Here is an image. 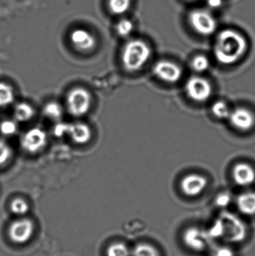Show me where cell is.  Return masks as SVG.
<instances>
[{
    "instance_id": "obj_1",
    "label": "cell",
    "mask_w": 255,
    "mask_h": 256,
    "mask_svg": "<svg viewBox=\"0 0 255 256\" xmlns=\"http://www.w3.org/2000/svg\"><path fill=\"white\" fill-rule=\"evenodd\" d=\"M247 38L237 30L226 28L217 34L214 44V55L219 62L231 66L238 62L247 52Z\"/></svg>"
},
{
    "instance_id": "obj_2",
    "label": "cell",
    "mask_w": 255,
    "mask_h": 256,
    "mask_svg": "<svg viewBox=\"0 0 255 256\" xmlns=\"http://www.w3.org/2000/svg\"><path fill=\"white\" fill-rule=\"evenodd\" d=\"M151 56L149 45L144 40L135 39L126 44L123 49L121 61L126 70L136 72L148 62Z\"/></svg>"
},
{
    "instance_id": "obj_3",
    "label": "cell",
    "mask_w": 255,
    "mask_h": 256,
    "mask_svg": "<svg viewBox=\"0 0 255 256\" xmlns=\"http://www.w3.org/2000/svg\"><path fill=\"white\" fill-rule=\"evenodd\" d=\"M190 26L198 34L210 36L217 30V21L215 16L206 9H193L188 14Z\"/></svg>"
},
{
    "instance_id": "obj_4",
    "label": "cell",
    "mask_w": 255,
    "mask_h": 256,
    "mask_svg": "<svg viewBox=\"0 0 255 256\" xmlns=\"http://www.w3.org/2000/svg\"><path fill=\"white\" fill-rule=\"evenodd\" d=\"M91 102L92 99L89 92L80 87L70 90L66 99L67 110L75 117L83 116L88 114Z\"/></svg>"
},
{
    "instance_id": "obj_5",
    "label": "cell",
    "mask_w": 255,
    "mask_h": 256,
    "mask_svg": "<svg viewBox=\"0 0 255 256\" xmlns=\"http://www.w3.org/2000/svg\"><path fill=\"white\" fill-rule=\"evenodd\" d=\"M220 218L224 226L223 238L225 240L232 243H240L245 240L247 226L239 218L234 214L225 212L220 214Z\"/></svg>"
},
{
    "instance_id": "obj_6",
    "label": "cell",
    "mask_w": 255,
    "mask_h": 256,
    "mask_svg": "<svg viewBox=\"0 0 255 256\" xmlns=\"http://www.w3.org/2000/svg\"><path fill=\"white\" fill-rule=\"evenodd\" d=\"M186 92L194 102H205L211 98L213 87L209 81L202 76L190 78L186 84Z\"/></svg>"
},
{
    "instance_id": "obj_7",
    "label": "cell",
    "mask_w": 255,
    "mask_h": 256,
    "mask_svg": "<svg viewBox=\"0 0 255 256\" xmlns=\"http://www.w3.org/2000/svg\"><path fill=\"white\" fill-rule=\"evenodd\" d=\"M47 142L46 131L40 128H33L24 132L20 140L21 147L30 154L40 152Z\"/></svg>"
},
{
    "instance_id": "obj_8",
    "label": "cell",
    "mask_w": 255,
    "mask_h": 256,
    "mask_svg": "<svg viewBox=\"0 0 255 256\" xmlns=\"http://www.w3.org/2000/svg\"><path fill=\"white\" fill-rule=\"evenodd\" d=\"M153 72L159 79L168 84L178 82L183 76L181 66L168 60L157 62L154 66Z\"/></svg>"
},
{
    "instance_id": "obj_9",
    "label": "cell",
    "mask_w": 255,
    "mask_h": 256,
    "mask_svg": "<svg viewBox=\"0 0 255 256\" xmlns=\"http://www.w3.org/2000/svg\"><path fill=\"white\" fill-rule=\"evenodd\" d=\"M231 124L241 131H248L254 127L255 117L253 112L244 108L232 110L229 118Z\"/></svg>"
},
{
    "instance_id": "obj_10",
    "label": "cell",
    "mask_w": 255,
    "mask_h": 256,
    "mask_svg": "<svg viewBox=\"0 0 255 256\" xmlns=\"http://www.w3.org/2000/svg\"><path fill=\"white\" fill-rule=\"evenodd\" d=\"M34 232V225L29 220L15 221L9 230V236L12 242L16 244L26 243Z\"/></svg>"
},
{
    "instance_id": "obj_11",
    "label": "cell",
    "mask_w": 255,
    "mask_h": 256,
    "mask_svg": "<svg viewBox=\"0 0 255 256\" xmlns=\"http://www.w3.org/2000/svg\"><path fill=\"white\" fill-rule=\"evenodd\" d=\"M211 240L207 231H203L196 227L189 228L184 234V244L190 249L195 251L204 250Z\"/></svg>"
},
{
    "instance_id": "obj_12",
    "label": "cell",
    "mask_w": 255,
    "mask_h": 256,
    "mask_svg": "<svg viewBox=\"0 0 255 256\" xmlns=\"http://www.w3.org/2000/svg\"><path fill=\"white\" fill-rule=\"evenodd\" d=\"M208 184V180L199 174H187L181 180V190L185 195L190 197L200 195Z\"/></svg>"
},
{
    "instance_id": "obj_13",
    "label": "cell",
    "mask_w": 255,
    "mask_h": 256,
    "mask_svg": "<svg viewBox=\"0 0 255 256\" xmlns=\"http://www.w3.org/2000/svg\"><path fill=\"white\" fill-rule=\"evenodd\" d=\"M233 178L239 186H250L255 182V168L247 162H240L234 167Z\"/></svg>"
},
{
    "instance_id": "obj_14",
    "label": "cell",
    "mask_w": 255,
    "mask_h": 256,
    "mask_svg": "<svg viewBox=\"0 0 255 256\" xmlns=\"http://www.w3.org/2000/svg\"><path fill=\"white\" fill-rule=\"evenodd\" d=\"M70 42L79 50L88 51L95 46V38L85 30H76L70 34Z\"/></svg>"
},
{
    "instance_id": "obj_15",
    "label": "cell",
    "mask_w": 255,
    "mask_h": 256,
    "mask_svg": "<svg viewBox=\"0 0 255 256\" xmlns=\"http://www.w3.org/2000/svg\"><path fill=\"white\" fill-rule=\"evenodd\" d=\"M67 135L76 144H85L91 140L92 131L91 128L85 123H73L69 124Z\"/></svg>"
},
{
    "instance_id": "obj_16",
    "label": "cell",
    "mask_w": 255,
    "mask_h": 256,
    "mask_svg": "<svg viewBox=\"0 0 255 256\" xmlns=\"http://www.w3.org/2000/svg\"><path fill=\"white\" fill-rule=\"evenodd\" d=\"M238 208L241 213L248 216L255 214V192H246L238 196Z\"/></svg>"
},
{
    "instance_id": "obj_17",
    "label": "cell",
    "mask_w": 255,
    "mask_h": 256,
    "mask_svg": "<svg viewBox=\"0 0 255 256\" xmlns=\"http://www.w3.org/2000/svg\"><path fill=\"white\" fill-rule=\"evenodd\" d=\"M15 120L21 122H28L34 115V108L25 102L17 104L13 110Z\"/></svg>"
},
{
    "instance_id": "obj_18",
    "label": "cell",
    "mask_w": 255,
    "mask_h": 256,
    "mask_svg": "<svg viewBox=\"0 0 255 256\" xmlns=\"http://www.w3.org/2000/svg\"><path fill=\"white\" fill-rule=\"evenodd\" d=\"M14 98L13 88L5 82H0V108L12 104Z\"/></svg>"
},
{
    "instance_id": "obj_19",
    "label": "cell",
    "mask_w": 255,
    "mask_h": 256,
    "mask_svg": "<svg viewBox=\"0 0 255 256\" xmlns=\"http://www.w3.org/2000/svg\"><path fill=\"white\" fill-rule=\"evenodd\" d=\"M43 114L46 118L54 121H59L63 115V109L56 102H49L43 108Z\"/></svg>"
},
{
    "instance_id": "obj_20",
    "label": "cell",
    "mask_w": 255,
    "mask_h": 256,
    "mask_svg": "<svg viewBox=\"0 0 255 256\" xmlns=\"http://www.w3.org/2000/svg\"><path fill=\"white\" fill-rule=\"evenodd\" d=\"M212 112L217 118L220 120H229L232 110L229 105L223 100L217 102L212 106Z\"/></svg>"
},
{
    "instance_id": "obj_21",
    "label": "cell",
    "mask_w": 255,
    "mask_h": 256,
    "mask_svg": "<svg viewBox=\"0 0 255 256\" xmlns=\"http://www.w3.org/2000/svg\"><path fill=\"white\" fill-rule=\"evenodd\" d=\"M191 64L195 72L202 73L209 68L210 61L205 56L198 55L193 58Z\"/></svg>"
},
{
    "instance_id": "obj_22",
    "label": "cell",
    "mask_w": 255,
    "mask_h": 256,
    "mask_svg": "<svg viewBox=\"0 0 255 256\" xmlns=\"http://www.w3.org/2000/svg\"><path fill=\"white\" fill-rule=\"evenodd\" d=\"M130 6V0H109V8L112 13L122 14Z\"/></svg>"
},
{
    "instance_id": "obj_23",
    "label": "cell",
    "mask_w": 255,
    "mask_h": 256,
    "mask_svg": "<svg viewBox=\"0 0 255 256\" xmlns=\"http://www.w3.org/2000/svg\"><path fill=\"white\" fill-rule=\"evenodd\" d=\"M133 256H160L157 249L147 244H141L136 246L133 252Z\"/></svg>"
},
{
    "instance_id": "obj_24",
    "label": "cell",
    "mask_w": 255,
    "mask_h": 256,
    "mask_svg": "<svg viewBox=\"0 0 255 256\" xmlns=\"http://www.w3.org/2000/svg\"><path fill=\"white\" fill-rule=\"evenodd\" d=\"M10 210L16 215H24L28 212V204L22 198H15L10 203Z\"/></svg>"
},
{
    "instance_id": "obj_25",
    "label": "cell",
    "mask_w": 255,
    "mask_h": 256,
    "mask_svg": "<svg viewBox=\"0 0 255 256\" xmlns=\"http://www.w3.org/2000/svg\"><path fill=\"white\" fill-rule=\"evenodd\" d=\"M210 238L217 239L223 238L224 236V226H223V222H222L220 218H219L217 220L215 221L212 226L209 228L208 231H207Z\"/></svg>"
},
{
    "instance_id": "obj_26",
    "label": "cell",
    "mask_w": 255,
    "mask_h": 256,
    "mask_svg": "<svg viewBox=\"0 0 255 256\" xmlns=\"http://www.w3.org/2000/svg\"><path fill=\"white\" fill-rule=\"evenodd\" d=\"M128 248L121 243H115L111 245L107 250V256H129Z\"/></svg>"
},
{
    "instance_id": "obj_27",
    "label": "cell",
    "mask_w": 255,
    "mask_h": 256,
    "mask_svg": "<svg viewBox=\"0 0 255 256\" xmlns=\"http://www.w3.org/2000/svg\"><path fill=\"white\" fill-rule=\"evenodd\" d=\"M133 28H134V26L131 21L127 19L121 20L117 24L116 31L121 37H126V36L131 34Z\"/></svg>"
},
{
    "instance_id": "obj_28",
    "label": "cell",
    "mask_w": 255,
    "mask_h": 256,
    "mask_svg": "<svg viewBox=\"0 0 255 256\" xmlns=\"http://www.w3.org/2000/svg\"><path fill=\"white\" fill-rule=\"evenodd\" d=\"M17 131V126L16 122L12 120H4L0 123V132L3 135L9 136L13 135Z\"/></svg>"
},
{
    "instance_id": "obj_29",
    "label": "cell",
    "mask_w": 255,
    "mask_h": 256,
    "mask_svg": "<svg viewBox=\"0 0 255 256\" xmlns=\"http://www.w3.org/2000/svg\"><path fill=\"white\" fill-rule=\"evenodd\" d=\"M12 150L5 142L0 140V166L4 165L10 159Z\"/></svg>"
},
{
    "instance_id": "obj_30",
    "label": "cell",
    "mask_w": 255,
    "mask_h": 256,
    "mask_svg": "<svg viewBox=\"0 0 255 256\" xmlns=\"http://www.w3.org/2000/svg\"><path fill=\"white\" fill-rule=\"evenodd\" d=\"M231 202H232V197L229 194L223 192L220 194L216 198V203L217 206L220 208H226L229 206Z\"/></svg>"
},
{
    "instance_id": "obj_31",
    "label": "cell",
    "mask_w": 255,
    "mask_h": 256,
    "mask_svg": "<svg viewBox=\"0 0 255 256\" xmlns=\"http://www.w3.org/2000/svg\"><path fill=\"white\" fill-rule=\"evenodd\" d=\"M69 124L66 123L58 122L55 124L53 128V134L55 136L62 137L67 135L68 132Z\"/></svg>"
},
{
    "instance_id": "obj_32",
    "label": "cell",
    "mask_w": 255,
    "mask_h": 256,
    "mask_svg": "<svg viewBox=\"0 0 255 256\" xmlns=\"http://www.w3.org/2000/svg\"><path fill=\"white\" fill-rule=\"evenodd\" d=\"M213 256H235V252L229 246H218L213 252Z\"/></svg>"
},
{
    "instance_id": "obj_33",
    "label": "cell",
    "mask_w": 255,
    "mask_h": 256,
    "mask_svg": "<svg viewBox=\"0 0 255 256\" xmlns=\"http://www.w3.org/2000/svg\"><path fill=\"white\" fill-rule=\"evenodd\" d=\"M207 4L211 8L217 9L223 6V0H207Z\"/></svg>"
},
{
    "instance_id": "obj_34",
    "label": "cell",
    "mask_w": 255,
    "mask_h": 256,
    "mask_svg": "<svg viewBox=\"0 0 255 256\" xmlns=\"http://www.w3.org/2000/svg\"><path fill=\"white\" fill-rule=\"evenodd\" d=\"M186 1H189V2H195V1H197V0H186Z\"/></svg>"
}]
</instances>
